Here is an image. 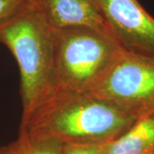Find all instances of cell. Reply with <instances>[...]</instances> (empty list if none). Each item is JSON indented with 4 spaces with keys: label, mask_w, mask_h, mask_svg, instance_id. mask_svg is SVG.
I'll list each match as a JSON object with an SVG mask.
<instances>
[{
    "label": "cell",
    "mask_w": 154,
    "mask_h": 154,
    "mask_svg": "<svg viewBox=\"0 0 154 154\" xmlns=\"http://www.w3.org/2000/svg\"><path fill=\"white\" fill-rule=\"evenodd\" d=\"M134 122L89 92L58 88L21 121L20 129L63 143L101 145L120 136Z\"/></svg>",
    "instance_id": "1"
},
{
    "label": "cell",
    "mask_w": 154,
    "mask_h": 154,
    "mask_svg": "<svg viewBox=\"0 0 154 154\" xmlns=\"http://www.w3.org/2000/svg\"><path fill=\"white\" fill-rule=\"evenodd\" d=\"M0 43L19 67L24 120L58 89L52 30L25 3L0 31Z\"/></svg>",
    "instance_id": "2"
},
{
    "label": "cell",
    "mask_w": 154,
    "mask_h": 154,
    "mask_svg": "<svg viewBox=\"0 0 154 154\" xmlns=\"http://www.w3.org/2000/svg\"><path fill=\"white\" fill-rule=\"evenodd\" d=\"M58 88L90 92L123 48L114 37L88 28L52 30Z\"/></svg>",
    "instance_id": "3"
},
{
    "label": "cell",
    "mask_w": 154,
    "mask_h": 154,
    "mask_svg": "<svg viewBox=\"0 0 154 154\" xmlns=\"http://www.w3.org/2000/svg\"><path fill=\"white\" fill-rule=\"evenodd\" d=\"M89 93L135 120L154 114V55L122 48Z\"/></svg>",
    "instance_id": "4"
},
{
    "label": "cell",
    "mask_w": 154,
    "mask_h": 154,
    "mask_svg": "<svg viewBox=\"0 0 154 154\" xmlns=\"http://www.w3.org/2000/svg\"><path fill=\"white\" fill-rule=\"evenodd\" d=\"M115 38L124 49L154 55V17L138 0H94Z\"/></svg>",
    "instance_id": "5"
},
{
    "label": "cell",
    "mask_w": 154,
    "mask_h": 154,
    "mask_svg": "<svg viewBox=\"0 0 154 154\" xmlns=\"http://www.w3.org/2000/svg\"><path fill=\"white\" fill-rule=\"evenodd\" d=\"M26 3L51 30L88 28L114 37L94 0H26Z\"/></svg>",
    "instance_id": "6"
},
{
    "label": "cell",
    "mask_w": 154,
    "mask_h": 154,
    "mask_svg": "<svg viewBox=\"0 0 154 154\" xmlns=\"http://www.w3.org/2000/svg\"><path fill=\"white\" fill-rule=\"evenodd\" d=\"M103 154H154V114L139 118L126 132L101 144Z\"/></svg>",
    "instance_id": "7"
},
{
    "label": "cell",
    "mask_w": 154,
    "mask_h": 154,
    "mask_svg": "<svg viewBox=\"0 0 154 154\" xmlns=\"http://www.w3.org/2000/svg\"><path fill=\"white\" fill-rule=\"evenodd\" d=\"M10 144L12 154H63L64 143L55 138L20 129L18 138Z\"/></svg>",
    "instance_id": "8"
},
{
    "label": "cell",
    "mask_w": 154,
    "mask_h": 154,
    "mask_svg": "<svg viewBox=\"0 0 154 154\" xmlns=\"http://www.w3.org/2000/svg\"><path fill=\"white\" fill-rule=\"evenodd\" d=\"M26 0H0V31L23 8Z\"/></svg>",
    "instance_id": "9"
},
{
    "label": "cell",
    "mask_w": 154,
    "mask_h": 154,
    "mask_svg": "<svg viewBox=\"0 0 154 154\" xmlns=\"http://www.w3.org/2000/svg\"><path fill=\"white\" fill-rule=\"evenodd\" d=\"M63 154H103L100 145L89 143H64Z\"/></svg>",
    "instance_id": "10"
},
{
    "label": "cell",
    "mask_w": 154,
    "mask_h": 154,
    "mask_svg": "<svg viewBox=\"0 0 154 154\" xmlns=\"http://www.w3.org/2000/svg\"><path fill=\"white\" fill-rule=\"evenodd\" d=\"M0 154H12L11 144L6 146H0Z\"/></svg>",
    "instance_id": "11"
}]
</instances>
